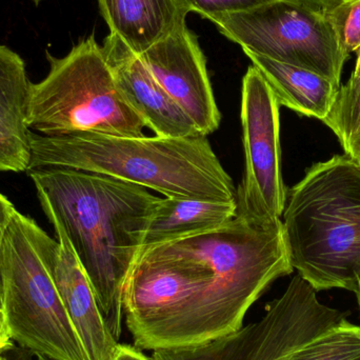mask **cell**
<instances>
[{"label":"cell","instance_id":"52a82bcc","mask_svg":"<svg viewBox=\"0 0 360 360\" xmlns=\"http://www.w3.org/2000/svg\"><path fill=\"white\" fill-rule=\"evenodd\" d=\"M211 21L243 52L315 72L340 86L350 55L340 46L323 10L274 0Z\"/></svg>","mask_w":360,"mask_h":360},{"label":"cell","instance_id":"cb8c5ba5","mask_svg":"<svg viewBox=\"0 0 360 360\" xmlns=\"http://www.w3.org/2000/svg\"><path fill=\"white\" fill-rule=\"evenodd\" d=\"M293 1L300 2V4H304V6L319 8V10H325V8L335 6L342 0H293Z\"/></svg>","mask_w":360,"mask_h":360},{"label":"cell","instance_id":"2e32d148","mask_svg":"<svg viewBox=\"0 0 360 360\" xmlns=\"http://www.w3.org/2000/svg\"><path fill=\"white\" fill-rule=\"evenodd\" d=\"M234 202L160 198L143 232L141 248L217 230L234 219Z\"/></svg>","mask_w":360,"mask_h":360},{"label":"cell","instance_id":"7402d4cb","mask_svg":"<svg viewBox=\"0 0 360 360\" xmlns=\"http://www.w3.org/2000/svg\"><path fill=\"white\" fill-rule=\"evenodd\" d=\"M112 360H154L151 357L147 356L143 350L131 345H120L116 350Z\"/></svg>","mask_w":360,"mask_h":360},{"label":"cell","instance_id":"277c9868","mask_svg":"<svg viewBox=\"0 0 360 360\" xmlns=\"http://www.w3.org/2000/svg\"><path fill=\"white\" fill-rule=\"evenodd\" d=\"M283 231L294 270L316 291L355 292L360 275V165L335 155L287 193Z\"/></svg>","mask_w":360,"mask_h":360},{"label":"cell","instance_id":"ba28073f","mask_svg":"<svg viewBox=\"0 0 360 360\" xmlns=\"http://www.w3.org/2000/svg\"><path fill=\"white\" fill-rule=\"evenodd\" d=\"M316 292L297 274L259 321L203 344L153 351L152 359L288 360L349 315L321 304Z\"/></svg>","mask_w":360,"mask_h":360},{"label":"cell","instance_id":"f546056e","mask_svg":"<svg viewBox=\"0 0 360 360\" xmlns=\"http://www.w3.org/2000/svg\"><path fill=\"white\" fill-rule=\"evenodd\" d=\"M0 309H1V288H0Z\"/></svg>","mask_w":360,"mask_h":360},{"label":"cell","instance_id":"603a6c76","mask_svg":"<svg viewBox=\"0 0 360 360\" xmlns=\"http://www.w3.org/2000/svg\"><path fill=\"white\" fill-rule=\"evenodd\" d=\"M12 347L13 340H11L6 321H4V313L0 309V353L6 352Z\"/></svg>","mask_w":360,"mask_h":360},{"label":"cell","instance_id":"e0dca14e","mask_svg":"<svg viewBox=\"0 0 360 360\" xmlns=\"http://www.w3.org/2000/svg\"><path fill=\"white\" fill-rule=\"evenodd\" d=\"M356 54L354 71L340 86L333 110L323 122L338 136L345 154H349L360 134V48Z\"/></svg>","mask_w":360,"mask_h":360},{"label":"cell","instance_id":"83f0119b","mask_svg":"<svg viewBox=\"0 0 360 360\" xmlns=\"http://www.w3.org/2000/svg\"><path fill=\"white\" fill-rule=\"evenodd\" d=\"M36 360H51L44 356H36Z\"/></svg>","mask_w":360,"mask_h":360},{"label":"cell","instance_id":"44dd1931","mask_svg":"<svg viewBox=\"0 0 360 360\" xmlns=\"http://www.w3.org/2000/svg\"><path fill=\"white\" fill-rule=\"evenodd\" d=\"M16 211V207L8 200V197L0 193V250L6 229Z\"/></svg>","mask_w":360,"mask_h":360},{"label":"cell","instance_id":"7c38bea8","mask_svg":"<svg viewBox=\"0 0 360 360\" xmlns=\"http://www.w3.org/2000/svg\"><path fill=\"white\" fill-rule=\"evenodd\" d=\"M103 54L122 97L155 135L172 139L203 136L160 86L139 55L110 34Z\"/></svg>","mask_w":360,"mask_h":360},{"label":"cell","instance_id":"5b68a950","mask_svg":"<svg viewBox=\"0 0 360 360\" xmlns=\"http://www.w3.org/2000/svg\"><path fill=\"white\" fill-rule=\"evenodd\" d=\"M51 238L16 211L0 250L1 311L13 342L51 360H89L51 273Z\"/></svg>","mask_w":360,"mask_h":360},{"label":"cell","instance_id":"ffe728a7","mask_svg":"<svg viewBox=\"0 0 360 360\" xmlns=\"http://www.w3.org/2000/svg\"><path fill=\"white\" fill-rule=\"evenodd\" d=\"M274 0H176L186 13L196 12L202 18L213 20L233 13L245 12Z\"/></svg>","mask_w":360,"mask_h":360},{"label":"cell","instance_id":"ac0fdd59","mask_svg":"<svg viewBox=\"0 0 360 360\" xmlns=\"http://www.w3.org/2000/svg\"><path fill=\"white\" fill-rule=\"evenodd\" d=\"M288 360H360V326L342 319Z\"/></svg>","mask_w":360,"mask_h":360},{"label":"cell","instance_id":"7a4b0ae2","mask_svg":"<svg viewBox=\"0 0 360 360\" xmlns=\"http://www.w3.org/2000/svg\"><path fill=\"white\" fill-rule=\"evenodd\" d=\"M42 210L58 220L77 255L108 328L122 332V289L160 198L132 182L70 169L29 171Z\"/></svg>","mask_w":360,"mask_h":360},{"label":"cell","instance_id":"8fae6325","mask_svg":"<svg viewBox=\"0 0 360 360\" xmlns=\"http://www.w3.org/2000/svg\"><path fill=\"white\" fill-rule=\"evenodd\" d=\"M44 212L56 235L57 240L54 239L51 245L49 262L65 312L89 360H112L120 342L108 328L92 285L63 226L50 211Z\"/></svg>","mask_w":360,"mask_h":360},{"label":"cell","instance_id":"9c48e42d","mask_svg":"<svg viewBox=\"0 0 360 360\" xmlns=\"http://www.w3.org/2000/svg\"><path fill=\"white\" fill-rule=\"evenodd\" d=\"M278 101L254 65L248 69L241 91L245 175L236 192L237 214L273 221L281 219L287 188L281 172Z\"/></svg>","mask_w":360,"mask_h":360},{"label":"cell","instance_id":"d4e9b609","mask_svg":"<svg viewBox=\"0 0 360 360\" xmlns=\"http://www.w3.org/2000/svg\"><path fill=\"white\" fill-rule=\"evenodd\" d=\"M347 155L350 156L351 158H353L355 162H359L360 165V134L359 139H357L356 143H355V145L353 146L352 149H351V151L349 152V154H347Z\"/></svg>","mask_w":360,"mask_h":360},{"label":"cell","instance_id":"9a60e30c","mask_svg":"<svg viewBox=\"0 0 360 360\" xmlns=\"http://www.w3.org/2000/svg\"><path fill=\"white\" fill-rule=\"evenodd\" d=\"M274 93L281 107L325 122L340 86L315 72L245 52Z\"/></svg>","mask_w":360,"mask_h":360},{"label":"cell","instance_id":"30bf717a","mask_svg":"<svg viewBox=\"0 0 360 360\" xmlns=\"http://www.w3.org/2000/svg\"><path fill=\"white\" fill-rule=\"evenodd\" d=\"M165 92L203 136L215 132L221 115L198 39L186 23L139 55Z\"/></svg>","mask_w":360,"mask_h":360},{"label":"cell","instance_id":"8992f818","mask_svg":"<svg viewBox=\"0 0 360 360\" xmlns=\"http://www.w3.org/2000/svg\"><path fill=\"white\" fill-rule=\"evenodd\" d=\"M50 69L31 84L27 126L44 136L96 132L143 136V120L118 90L94 35L80 40L63 57L46 51Z\"/></svg>","mask_w":360,"mask_h":360},{"label":"cell","instance_id":"4316f807","mask_svg":"<svg viewBox=\"0 0 360 360\" xmlns=\"http://www.w3.org/2000/svg\"><path fill=\"white\" fill-rule=\"evenodd\" d=\"M32 2H33L35 6H39V4H41L44 0H31Z\"/></svg>","mask_w":360,"mask_h":360},{"label":"cell","instance_id":"3957f363","mask_svg":"<svg viewBox=\"0 0 360 360\" xmlns=\"http://www.w3.org/2000/svg\"><path fill=\"white\" fill-rule=\"evenodd\" d=\"M29 171L70 169L105 175L166 197L234 202L236 188L207 136H115L82 132L44 136L32 132Z\"/></svg>","mask_w":360,"mask_h":360},{"label":"cell","instance_id":"d6986e66","mask_svg":"<svg viewBox=\"0 0 360 360\" xmlns=\"http://www.w3.org/2000/svg\"><path fill=\"white\" fill-rule=\"evenodd\" d=\"M323 12L342 48L349 55L356 53L360 48V0H342Z\"/></svg>","mask_w":360,"mask_h":360},{"label":"cell","instance_id":"4fadbf2b","mask_svg":"<svg viewBox=\"0 0 360 360\" xmlns=\"http://www.w3.org/2000/svg\"><path fill=\"white\" fill-rule=\"evenodd\" d=\"M32 82L20 55L0 44V172H27L31 130L27 110Z\"/></svg>","mask_w":360,"mask_h":360},{"label":"cell","instance_id":"6da1fadb","mask_svg":"<svg viewBox=\"0 0 360 360\" xmlns=\"http://www.w3.org/2000/svg\"><path fill=\"white\" fill-rule=\"evenodd\" d=\"M293 271L283 220L236 213L217 230L141 248L122 289L124 321L143 351L203 344L241 329Z\"/></svg>","mask_w":360,"mask_h":360},{"label":"cell","instance_id":"484cf974","mask_svg":"<svg viewBox=\"0 0 360 360\" xmlns=\"http://www.w3.org/2000/svg\"><path fill=\"white\" fill-rule=\"evenodd\" d=\"M354 293L356 294L357 300H359V306L360 309V275L359 276V278H357L356 290H355Z\"/></svg>","mask_w":360,"mask_h":360},{"label":"cell","instance_id":"f1b7e54d","mask_svg":"<svg viewBox=\"0 0 360 360\" xmlns=\"http://www.w3.org/2000/svg\"><path fill=\"white\" fill-rule=\"evenodd\" d=\"M0 360H8L6 359V356H4V353H0Z\"/></svg>","mask_w":360,"mask_h":360},{"label":"cell","instance_id":"5bb4252c","mask_svg":"<svg viewBox=\"0 0 360 360\" xmlns=\"http://www.w3.org/2000/svg\"><path fill=\"white\" fill-rule=\"evenodd\" d=\"M110 29L135 54L172 33L186 22L188 13L176 0H97Z\"/></svg>","mask_w":360,"mask_h":360}]
</instances>
